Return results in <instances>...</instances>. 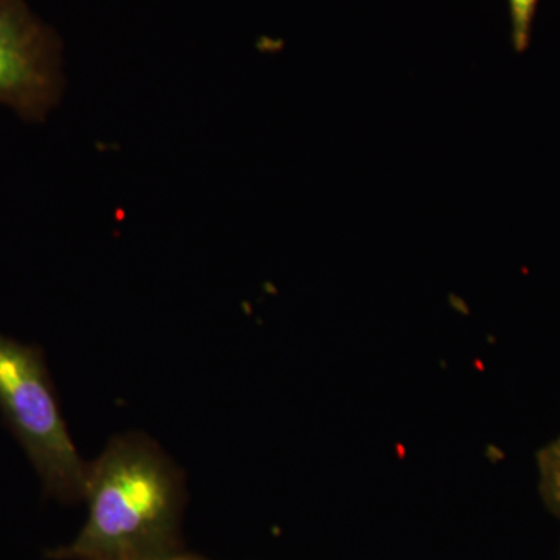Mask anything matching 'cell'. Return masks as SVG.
Wrapping results in <instances>:
<instances>
[{
    "label": "cell",
    "instance_id": "cell-3",
    "mask_svg": "<svg viewBox=\"0 0 560 560\" xmlns=\"http://www.w3.org/2000/svg\"><path fill=\"white\" fill-rule=\"evenodd\" d=\"M65 92L60 50L24 0H0V106L43 124Z\"/></svg>",
    "mask_w": 560,
    "mask_h": 560
},
{
    "label": "cell",
    "instance_id": "cell-2",
    "mask_svg": "<svg viewBox=\"0 0 560 560\" xmlns=\"http://www.w3.org/2000/svg\"><path fill=\"white\" fill-rule=\"evenodd\" d=\"M0 412L47 492L60 499L86 495L90 464L84 463L70 438L43 350L3 334Z\"/></svg>",
    "mask_w": 560,
    "mask_h": 560
},
{
    "label": "cell",
    "instance_id": "cell-5",
    "mask_svg": "<svg viewBox=\"0 0 560 560\" xmlns=\"http://www.w3.org/2000/svg\"><path fill=\"white\" fill-rule=\"evenodd\" d=\"M539 0H510L512 21V43L515 50L528 49L530 27Z\"/></svg>",
    "mask_w": 560,
    "mask_h": 560
},
{
    "label": "cell",
    "instance_id": "cell-6",
    "mask_svg": "<svg viewBox=\"0 0 560 560\" xmlns=\"http://www.w3.org/2000/svg\"><path fill=\"white\" fill-rule=\"evenodd\" d=\"M180 560H186V559H180Z\"/></svg>",
    "mask_w": 560,
    "mask_h": 560
},
{
    "label": "cell",
    "instance_id": "cell-4",
    "mask_svg": "<svg viewBox=\"0 0 560 560\" xmlns=\"http://www.w3.org/2000/svg\"><path fill=\"white\" fill-rule=\"evenodd\" d=\"M539 471L545 497L560 511V436L540 452Z\"/></svg>",
    "mask_w": 560,
    "mask_h": 560
},
{
    "label": "cell",
    "instance_id": "cell-1",
    "mask_svg": "<svg viewBox=\"0 0 560 560\" xmlns=\"http://www.w3.org/2000/svg\"><path fill=\"white\" fill-rule=\"evenodd\" d=\"M180 471L142 434L114 438L90 464L91 512L77 552L119 558L154 544L167 530L180 492Z\"/></svg>",
    "mask_w": 560,
    "mask_h": 560
}]
</instances>
